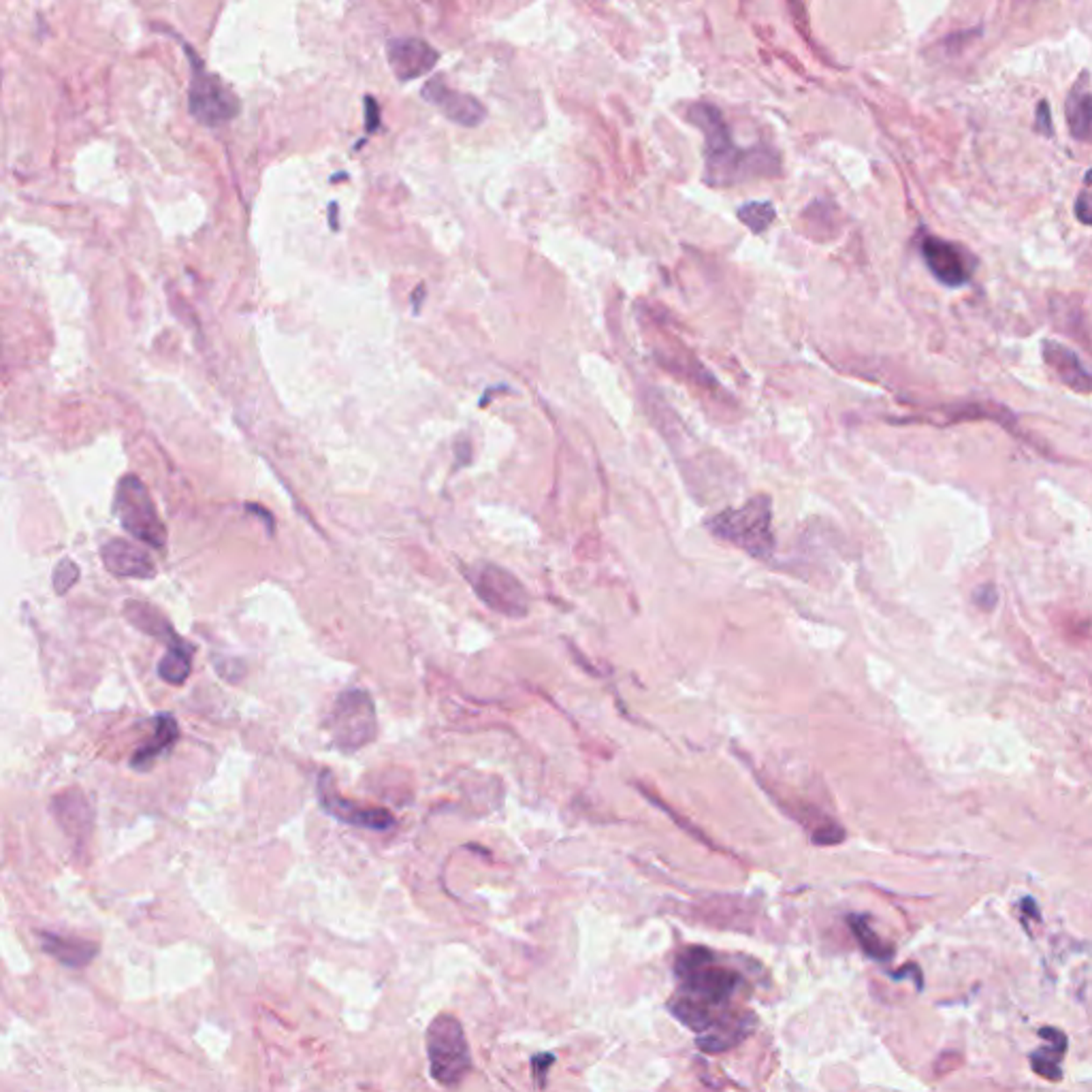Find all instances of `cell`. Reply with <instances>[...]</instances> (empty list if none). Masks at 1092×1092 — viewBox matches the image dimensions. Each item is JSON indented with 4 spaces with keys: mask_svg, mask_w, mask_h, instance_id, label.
<instances>
[{
    "mask_svg": "<svg viewBox=\"0 0 1092 1092\" xmlns=\"http://www.w3.org/2000/svg\"><path fill=\"white\" fill-rule=\"evenodd\" d=\"M1044 356L1045 363L1059 374V378L1067 386L1075 391H1092V374L1084 370L1077 355H1074L1067 346L1056 344V341H1044Z\"/></svg>",
    "mask_w": 1092,
    "mask_h": 1092,
    "instance_id": "cell-16",
    "label": "cell"
},
{
    "mask_svg": "<svg viewBox=\"0 0 1092 1092\" xmlns=\"http://www.w3.org/2000/svg\"><path fill=\"white\" fill-rule=\"evenodd\" d=\"M335 212H337V205H335V203H331V226H334V228H337V222H335Z\"/></svg>",
    "mask_w": 1092,
    "mask_h": 1092,
    "instance_id": "cell-31",
    "label": "cell"
},
{
    "mask_svg": "<svg viewBox=\"0 0 1092 1092\" xmlns=\"http://www.w3.org/2000/svg\"><path fill=\"white\" fill-rule=\"evenodd\" d=\"M707 528L715 538L738 546L756 559H771L774 553L772 531V499L768 495H756L741 508H726L707 521Z\"/></svg>",
    "mask_w": 1092,
    "mask_h": 1092,
    "instance_id": "cell-3",
    "label": "cell"
},
{
    "mask_svg": "<svg viewBox=\"0 0 1092 1092\" xmlns=\"http://www.w3.org/2000/svg\"><path fill=\"white\" fill-rule=\"evenodd\" d=\"M465 578L480 600L504 617L521 619L529 613V593L519 578L506 568L478 562L465 570Z\"/></svg>",
    "mask_w": 1092,
    "mask_h": 1092,
    "instance_id": "cell-6",
    "label": "cell"
},
{
    "mask_svg": "<svg viewBox=\"0 0 1092 1092\" xmlns=\"http://www.w3.org/2000/svg\"><path fill=\"white\" fill-rule=\"evenodd\" d=\"M679 992L668 1001V1009L687 1029L698 1032V1047L708 1054L732 1050L751 1035L758 1017L734 1005L743 992L744 977L729 969L715 952L692 945L674 962Z\"/></svg>",
    "mask_w": 1092,
    "mask_h": 1092,
    "instance_id": "cell-1",
    "label": "cell"
},
{
    "mask_svg": "<svg viewBox=\"0 0 1092 1092\" xmlns=\"http://www.w3.org/2000/svg\"><path fill=\"white\" fill-rule=\"evenodd\" d=\"M423 292H425L423 286H419V289H416V292H414V312H419V304H420V297H423Z\"/></svg>",
    "mask_w": 1092,
    "mask_h": 1092,
    "instance_id": "cell-30",
    "label": "cell"
},
{
    "mask_svg": "<svg viewBox=\"0 0 1092 1092\" xmlns=\"http://www.w3.org/2000/svg\"><path fill=\"white\" fill-rule=\"evenodd\" d=\"M1067 122L1075 139L1092 141V94L1074 90L1067 103Z\"/></svg>",
    "mask_w": 1092,
    "mask_h": 1092,
    "instance_id": "cell-19",
    "label": "cell"
},
{
    "mask_svg": "<svg viewBox=\"0 0 1092 1092\" xmlns=\"http://www.w3.org/2000/svg\"><path fill=\"white\" fill-rule=\"evenodd\" d=\"M77 580H79V568L75 562H71V559H62V562L56 565V570H54L52 583L58 595L67 593L68 589L77 583Z\"/></svg>",
    "mask_w": 1092,
    "mask_h": 1092,
    "instance_id": "cell-23",
    "label": "cell"
},
{
    "mask_svg": "<svg viewBox=\"0 0 1092 1092\" xmlns=\"http://www.w3.org/2000/svg\"><path fill=\"white\" fill-rule=\"evenodd\" d=\"M192 655H195V647L186 640L167 647L165 657L158 664V677L171 685H182L192 672Z\"/></svg>",
    "mask_w": 1092,
    "mask_h": 1092,
    "instance_id": "cell-18",
    "label": "cell"
},
{
    "mask_svg": "<svg viewBox=\"0 0 1092 1092\" xmlns=\"http://www.w3.org/2000/svg\"><path fill=\"white\" fill-rule=\"evenodd\" d=\"M73 798H75V789H68V792H64L62 796H58L56 801H54V811H56L58 822L62 823L68 837H75L77 832L79 835H83V832H86V822H90L88 804L82 808V811L75 813L79 801H73Z\"/></svg>",
    "mask_w": 1092,
    "mask_h": 1092,
    "instance_id": "cell-20",
    "label": "cell"
},
{
    "mask_svg": "<svg viewBox=\"0 0 1092 1092\" xmlns=\"http://www.w3.org/2000/svg\"><path fill=\"white\" fill-rule=\"evenodd\" d=\"M850 926H851L853 935H856L858 943H860L862 950H865L868 956L875 958V960H890L892 952H894V950H892L890 945H886V943L880 939V935H877V932L866 924L865 917L851 916L850 917Z\"/></svg>",
    "mask_w": 1092,
    "mask_h": 1092,
    "instance_id": "cell-21",
    "label": "cell"
},
{
    "mask_svg": "<svg viewBox=\"0 0 1092 1092\" xmlns=\"http://www.w3.org/2000/svg\"><path fill=\"white\" fill-rule=\"evenodd\" d=\"M380 128V105L371 97H365V131L367 135Z\"/></svg>",
    "mask_w": 1092,
    "mask_h": 1092,
    "instance_id": "cell-25",
    "label": "cell"
},
{
    "mask_svg": "<svg viewBox=\"0 0 1092 1092\" xmlns=\"http://www.w3.org/2000/svg\"><path fill=\"white\" fill-rule=\"evenodd\" d=\"M689 122H693L707 137V183L711 186H732L747 182L749 177L774 176L779 169L777 156L764 147L734 146L728 124L723 122L719 109L713 105H693L689 109Z\"/></svg>",
    "mask_w": 1092,
    "mask_h": 1092,
    "instance_id": "cell-2",
    "label": "cell"
},
{
    "mask_svg": "<svg viewBox=\"0 0 1092 1092\" xmlns=\"http://www.w3.org/2000/svg\"><path fill=\"white\" fill-rule=\"evenodd\" d=\"M116 514L120 516L122 528L141 542L162 549L167 542V529L158 516L156 506L147 493L146 485L137 476H124L118 485Z\"/></svg>",
    "mask_w": 1092,
    "mask_h": 1092,
    "instance_id": "cell-8",
    "label": "cell"
},
{
    "mask_svg": "<svg viewBox=\"0 0 1092 1092\" xmlns=\"http://www.w3.org/2000/svg\"><path fill=\"white\" fill-rule=\"evenodd\" d=\"M1031 1065H1032V1069H1035V1074L1041 1075L1047 1081H1059L1062 1077L1059 1060L1050 1059L1047 1052H1035L1031 1059Z\"/></svg>",
    "mask_w": 1092,
    "mask_h": 1092,
    "instance_id": "cell-24",
    "label": "cell"
},
{
    "mask_svg": "<svg viewBox=\"0 0 1092 1092\" xmlns=\"http://www.w3.org/2000/svg\"><path fill=\"white\" fill-rule=\"evenodd\" d=\"M319 801L327 815L335 817L337 822L350 823L367 830H391L395 826L393 813L382 807H359L352 801H346L335 792V779L329 771L320 772L319 777Z\"/></svg>",
    "mask_w": 1092,
    "mask_h": 1092,
    "instance_id": "cell-9",
    "label": "cell"
},
{
    "mask_svg": "<svg viewBox=\"0 0 1092 1092\" xmlns=\"http://www.w3.org/2000/svg\"><path fill=\"white\" fill-rule=\"evenodd\" d=\"M922 256L928 271L941 282L943 286L950 289H960L966 286L973 277V258L966 250H962L956 243L941 240V237H926L922 241Z\"/></svg>",
    "mask_w": 1092,
    "mask_h": 1092,
    "instance_id": "cell-10",
    "label": "cell"
},
{
    "mask_svg": "<svg viewBox=\"0 0 1092 1092\" xmlns=\"http://www.w3.org/2000/svg\"><path fill=\"white\" fill-rule=\"evenodd\" d=\"M41 937V947L47 956H52L54 960H58L64 966H71V969H83L88 966L90 962L97 958L98 954V943L88 941V939H79V937H62V935H54V932H39Z\"/></svg>",
    "mask_w": 1092,
    "mask_h": 1092,
    "instance_id": "cell-14",
    "label": "cell"
},
{
    "mask_svg": "<svg viewBox=\"0 0 1092 1092\" xmlns=\"http://www.w3.org/2000/svg\"><path fill=\"white\" fill-rule=\"evenodd\" d=\"M180 738V726H177L176 717L171 713H161L156 719H154V736L147 743H143L141 747L133 753L131 758V768L133 771H150V766L156 762L158 758L165 756L169 749H173V744L177 743Z\"/></svg>",
    "mask_w": 1092,
    "mask_h": 1092,
    "instance_id": "cell-15",
    "label": "cell"
},
{
    "mask_svg": "<svg viewBox=\"0 0 1092 1092\" xmlns=\"http://www.w3.org/2000/svg\"><path fill=\"white\" fill-rule=\"evenodd\" d=\"M960 1065H962V1056L954 1054V1052H947V1054H943L939 1062H937L935 1074L937 1077H943V1075L952 1074V1071H956Z\"/></svg>",
    "mask_w": 1092,
    "mask_h": 1092,
    "instance_id": "cell-26",
    "label": "cell"
},
{
    "mask_svg": "<svg viewBox=\"0 0 1092 1092\" xmlns=\"http://www.w3.org/2000/svg\"><path fill=\"white\" fill-rule=\"evenodd\" d=\"M427 1056L431 1077L442 1086H456L471 1069V1054L461 1022L440 1014L427 1029Z\"/></svg>",
    "mask_w": 1092,
    "mask_h": 1092,
    "instance_id": "cell-4",
    "label": "cell"
},
{
    "mask_svg": "<svg viewBox=\"0 0 1092 1092\" xmlns=\"http://www.w3.org/2000/svg\"><path fill=\"white\" fill-rule=\"evenodd\" d=\"M124 617L128 619L137 629H141L143 634L147 636H154L167 644V647H173V644L182 643L183 638H180L173 629V625L167 621L165 614L161 613L158 608L150 607L146 602H135V600H128L124 604Z\"/></svg>",
    "mask_w": 1092,
    "mask_h": 1092,
    "instance_id": "cell-17",
    "label": "cell"
},
{
    "mask_svg": "<svg viewBox=\"0 0 1092 1092\" xmlns=\"http://www.w3.org/2000/svg\"><path fill=\"white\" fill-rule=\"evenodd\" d=\"M1039 1035L1045 1037V1039L1052 1044V1050L1059 1052V1054H1062V1052L1067 1050V1037L1062 1035L1060 1031H1056V1029H1041Z\"/></svg>",
    "mask_w": 1092,
    "mask_h": 1092,
    "instance_id": "cell-28",
    "label": "cell"
},
{
    "mask_svg": "<svg viewBox=\"0 0 1092 1092\" xmlns=\"http://www.w3.org/2000/svg\"><path fill=\"white\" fill-rule=\"evenodd\" d=\"M192 62V82L188 90V109L203 126L218 128L231 122L240 113V101L220 77L205 71L190 47H186Z\"/></svg>",
    "mask_w": 1092,
    "mask_h": 1092,
    "instance_id": "cell-7",
    "label": "cell"
},
{
    "mask_svg": "<svg viewBox=\"0 0 1092 1092\" xmlns=\"http://www.w3.org/2000/svg\"><path fill=\"white\" fill-rule=\"evenodd\" d=\"M553 1062H555V1056H550V1054H544V1056H534V1060H531V1065H534V1075H535V1081H538L540 1088H542V1086H544L546 1069H549V1067L553 1065Z\"/></svg>",
    "mask_w": 1092,
    "mask_h": 1092,
    "instance_id": "cell-27",
    "label": "cell"
},
{
    "mask_svg": "<svg viewBox=\"0 0 1092 1092\" xmlns=\"http://www.w3.org/2000/svg\"><path fill=\"white\" fill-rule=\"evenodd\" d=\"M774 216V207L771 203H747L738 210V220L743 222L744 226L751 228L753 233H764L768 226L772 225Z\"/></svg>",
    "mask_w": 1092,
    "mask_h": 1092,
    "instance_id": "cell-22",
    "label": "cell"
},
{
    "mask_svg": "<svg viewBox=\"0 0 1092 1092\" xmlns=\"http://www.w3.org/2000/svg\"><path fill=\"white\" fill-rule=\"evenodd\" d=\"M423 97L431 105L438 107L450 122L461 124V126H478L486 116V109L480 105V101H476L470 94L449 88L442 77H434L427 82Z\"/></svg>",
    "mask_w": 1092,
    "mask_h": 1092,
    "instance_id": "cell-12",
    "label": "cell"
},
{
    "mask_svg": "<svg viewBox=\"0 0 1092 1092\" xmlns=\"http://www.w3.org/2000/svg\"><path fill=\"white\" fill-rule=\"evenodd\" d=\"M101 557L113 577L152 578L156 574V565H154L150 555L131 540H109L101 549Z\"/></svg>",
    "mask_w": 1092,
    "mask_h": 1092,
    "instance_id": "cell-13",
    "label": "cell"
},
{
    "mask_svg": "<svg viewBox=\"0 0 1092 1092\" xmlns=\"http://www.w3.org/2000/svg\"><path fill=\"white\" fill-rule=\"evenodd\" d=\"M386 61L399 82H412L429 73L440 56L423 39L395 37L386 43Z\"/></svg>",
    "mask_w": 1092,
    "mask_h": 1092,
    "instance_id": "cell-11",
    "label": "cell"
},
{
    "mask_svg": "<svg viewBox=\"0 0 1092 1092\" xmlns=\"http://www.w3.org/2000/svg\"><path fill=\"white\" fill-rule=\"evenodd\" d=\"M329 732L334 743L344 751H356L376 738L374 700L363 689H348L337 696L329 717Z\"/></svg>",
    "mask_w": 1092,
    "mask_h": 1092,
    "instance_id": "cell-5",
    "label": "cell"
},
{
    "mask_svg": "<svg viewBox=\"0 0 1092 1092\" xmlns=\"http://www.w3.org/2000/svg\"><path fill=\"white\" fill-rule=\"evenodd\" d=\"M1037 131H1041L1044 135H1052L1050 109H1047V103H1041V105L1037 107Z\"/></svg>",
    "mask_w": 1092,
    "mask_h": 1092,
    "instance_id": "cell-29",
    "label": "cell"
}]
</instances>
